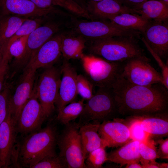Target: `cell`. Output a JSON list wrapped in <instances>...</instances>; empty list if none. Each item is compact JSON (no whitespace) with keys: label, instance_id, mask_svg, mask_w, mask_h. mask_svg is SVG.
<instances>
[{"label":"cell","instance_id":"obj_44","mask_svg":"<svg viewBox=\"0 0 168 168\" xmlns=\"http://www.w3.org/2000/svg\"><path fill=\"white\" fill-rule=\"evenodd\" d=\"M3 56V55L2 51L1 46L0 44V64L2 60Z\"/></svg>","mask_w":168,"mask_h":168},{"label":"cell","instance_id":"obj_27","mask_svg":"<svg viewBox=\"0 0 168 168\" xmlns=\"http://www.w3.org/2000/svg\"><path fill=\"white\" fill-rule=\"evenodd\" d=\"M84 100L74 101L65 106L58 111L56 119L65 125L79 117L84 106Z\"/></svg>","mask_w":168,"mask_h":168},{"label":"cell","instance_id":"obj_38","mask_svg":"<svg viewBox=\"0 0 168 168\" xmlns=\"http://www.w3.org/2000/svg\"><path fill=\"white\" fill-rule=\"evenodd\" d=\"M36 6L42 9L54 8L58 6L56 0H30Z\"/></svg>","mask_w":168,"mask_h":168},{"label":"cell","instance_id":"obj_26","mask_svg":"<svg viewBox=\"0 0 168 168\" xmlns=\"http://www.w3.org/2000/svg\"><path fill=\"white\" fill-rule=\"evenodd\" d=\"M119 26L143 33L151 21L136 13H124L106 18Z\"/></svg>","mask_w":168,"mask_h":168},{"label":"cell","instance_id":"obj_42","mask_svg":"<svg viewBox=\"0 0 168 168\" xmlns=\"http://www.w3.org/2000/svg\"><path fill=\"white\" fill-rule=\"evenodd\" d=\"M159 168H168V163H159Z\"/></svg>","mask_w":168,"mask_h":168},{"label":"cell","instance_id":"obj_33","mask_svg":"<svg viewBox=\"0 0 168 168\" xmlns=\"http://www.w3.org/2000/svg\"><path fill=\"white\" fill-rule=\"evenodd\" d=\"M68 168L63 159L58 155L46 157L43 159L31 168Z\"/></svg>","mask_w":168,"mask_h":168},{"label":"cell","instance_id":"obj_1","mask_svg":"<svg viewBox=\"0 0 168 168\" xmlns=\"http://www.w3.org/2000/svg\"><path fill=\"white\" fill-rule=\"evenodd\" d=\"M111 88L118 112L122 115H141L167 111L168 89L161 83L138 85L119 76Z\"/></svg>","mask_w":168,"mask_h":168},{"label":"cell","instance_id":"obj_21","mask_svg":"<svg viewBox=\"0 0 168 168\" xmlns=\"http://www.w3.org/2000/svg\"><path fill=\"white\" fill-rule=\"evenodd\" d=\"M100 124L97 122H92L79 127V132L85 160L92 151L100 147H107L106 142L98 133Z\"/></svg>","mask_w":168,"mask_h":168},{"label":"cell","instance_id":"obj_47","mask_svg":"<svg viewBox=\"0 0 168 168\" xmlns=\"http://www.w3.org/2000/svg\"><path fill=\"white\" fill-rule=\"evenodd\" d=\"M101 0H90V1H93V2H97L100 1Z\"/></svg>","mask_w":168,"mask_h":168},{"label":"cell","instance_id":"obj_14","mask_svg":"<svg viewBox=\"0 0 168 168\" xmlns=\"http://www.w3.org/2000/svg\"><path fill=\"white\" fill-rule=\"evenodd\" d=\"M18 133L16 123L9 111L0 125V161L3 164V168L11 166Z\"/></svg>","mask_w":168,"mask_h":168},{"label":"cell","instance_id":"obj_12","mask_svg":"<svg viewBox=\"0 0 168 168\" xmlns=\"http://www.w3.org/2000/svg\"><path fill=\"white\" fill-rule=\"evenodd\" d=\"M60 29L59 24L55 22H48L37 28L28 35L24 53L15 63L24 69L39 49Z\"/></svg>","mask_w":168,"mask_h":168},{"label":"cell","instance_id":"obj_24","mask_svg":"<svg viewBox=\"0 0 168 168\" xmlns=\"http://www.w3.org/2000/svg\"><path fill=\"white\" fill-rule=\"evenodd\" d=\"M27 19L16 15L0 14V44L3 55L10 39Z\"/></svg>","mask_w":168,"mask_h":168},{"label":"cell","instance_id":"obj_22","mask_svg":"<svg viewBox=\"0 0 168 168\" xmlns=\"http://www.w3.org/2000/svg\"><path fill=\"white\" fill-rule=\"evenodd\" d=\"M140 142L131 140L121 147L107 153V162L119 164L122 166L132 161L139 162Z\"/></svg>","mask_w":168,"mask_h":168},{"label":"cell","instance_id":"obj_37","mask_svg":"<svg viewBox=\"0 0 168 168\" xmlns=\"http://www.w3.org/2000/svg\"><path fill=\"white\" fill-rule=\"evenodd\" d=\"M157 142L159 144L157 150L158 158L162 159H168V138L165 139L162 138L159 139Z\"/></svg>","mask_w":168,"mask_h":168},{"label":"cell","instance_id":"obj_23","mask_svg":"<svg viewBox=\"0 0 168 168\" xmlns=\"http://www.w3.org/2000/svg\"><path fill=\"white\" fill-rule=\"evenodd\" d=\"M136 14L150 21L166 22L168 19V4L161 1L147 0L134 9Z\"/></svg>","mask_w":168,"mask_h":168},{"label":"cell","instance_id":"obj_25","mask_svg":"<svg viewBox=\"0 0 168 168\" xmlns=\"http://www.w3.org/2000/svg\"><path fill=\"white\" fill-rule=\"evenodd\" d=\"M85 38L80 34L67 35L63 34L61 45L62 55L64 59L80 58L85 46Z\"/></svg>","mask_w":168,"mask_h":168},{"label":"cell","instance_id":"obj_45","mask_svg":"<svg viewBox=\"0 0 168 168\" xmlns=\"http://www.w3.org/2000/svg\"><path fill=\"white\" fill-rule=\"evenodd\" d=\"M155 0L161 1L168 4V0Z\"/></svg>","mask_w":168,"mask_h":168},{"label":"cell","instance_id":"obj_41","mask_svg":"<svg viewBox=\"0 0 168 168\" xmlns=\"http://www.w3.org/2000/svg\"><path fill=\"white\" fill-rule=\"evenodd\" d=\"M126 168H142V166L139 162L134 161H130L126 164Z\"/></svg>","mask_w":168,"mask_h":168},{"label":"cell","instance_id":"obj_6","mask_svg":"<svg viewBox=\"0 0 168 168\" xmlns=\"http://www.w3.org/2000/svg\"><path fill=\"white\" fill-rule=\"evenodd\" d=\"M79 128L77 123L71 122L65 125L61 134L58 136V155L68 168H86Z\"/></svg>","mask_w":168,"mask_h":168},{"label":"cell","instance_id":"obj_35","mask_svg":"<svg viewBox=\"0 0 168 168\" xmlns=\"http://www.w3.org/2000/svg\"><path fill=\"white\" fill-rule=\"evenodd\" d=\"M142 40L145 44L148 50L151 53L155 59L161 69L163 82L162 84L168 89V63L165 64L162 59L156 54L149 46L144 40L143 38H142Z\"/></svg>","mask_w":168,"mask_h":168},{"label":"cell","instance_id":"obj_19","mask_svg":"<svg viewBox=\"0 0 168 168\" xmlns=\"http://www.w3.org/2000/svg\"><path fill=\"white\" fill-rule=\"evenodd\" d=\"M134 116L139 119L142 127L148 134L150 138L160 139L168 136L167 111Z\"/></svg>","mask_w":168,"mask_h":168},{"label":"cell","instance_id":"obj_39","mask_svg":"<svg viewBox=\"0 0 168 168\" xmlns=\"http://www.w3.org/2000/svg\"><path fill=\"white\" fill-rule=\"evenodd\" d=\"M122 4L129 8L136 9L147 0H118Z\"/></svg>","mask_w":168,"mask_h":168},{"label":"cell","instance_id":"obj_10","mask_svg":"<svg viewBox=\"0 0 168 168\" xmlns=\"http://www.w3.org/2000/svg\"><path fill=\"white\" fill-rule=\"evenodd\" d=\"M36 70L27 65L23 72L13 93L10 95L9 110L16 124L19 114L31 97L35 86Z\"/></svg>","mask_w":168,"mask_h":168},{"label":"cell","instance_id":"obj_2","mask_svg":"<svg viewBox=\"0 0 168 168\" xmlns=\"http://www.w3.org/2000/svg\"><path fill=\"white\" fill-rule=\"evenodd\" d=\"M58 135L56 127L51 124L25 135L17 144L18 167L31 168L45 157L56 155Z\"/></svg>","mask_w":168,"mask_h":168},{"label":"cell","instance_id":"obj_32","mask_svg":"<svg viewBox=\"0 0 168 168\" xmlns=\"http://www.w3.org/2000/svg\"><path fill=\"white\" fill-rule=\"evenodd\" d=\"M28 35L16 40L8 46L3 55L6 54L11 58L13 57L15 59V62H16L24 53Z\"/></svg>","mask_w":168,"mask_h":168},{"label":"cell","instance_id":"obj_3","mask_svg":"<svg viewBox=\"0 0 168 168\" xmlns=\"http://www.w3.org/2000/svg\"><path fill=\"white\" fill-rule=\"evenodd\" d=\"M133 36H116L91 40L89 46L93 54L108 61L123 62L145 55Z\"/></svg>","mask_w":168,"mask_h":168},{"label":"cell","instance_id":"obj_28","mask_svg":"<svg viewBox=\"0 0 168 168\" xmlns=\"http://www.w3.org/2000/svg\"><path fill=\"white\" fill-rule=\"evenodd\" d=\"M107 161L105 147H101L92 151L88 154L85 159V164L87 168H100L102 167V165Z\"/></svg>","mask_w":168,"mask_h":168},{"label":"cell","instance_id":"obj_31","mask_svg":"<svg viewBox=\"0 0 168 168\" xmlns=\"http://www.w3.org/2000/svg\"><path fill=\"white\" fill-rule=\"evenodd\" d=\"M139 153L141 162L155 160L158 158L155 142L150 139L146 142H140L139 146Z\"/></svg>","mask_w":168,"mask_h":168},{"label":"cell","instance_id":"obj_7","mask_svg":"<svg viewBox=\"0 0 168 168\" xmlns=\"http://www.w3.org/2000/svg\"><path fill=\"white\" fill-rule=\"evenodd\" d=\"M34 89L46 119L54 112L59 92L61 71L53 66L45 68Z\"/></svg>","mask_w":168,"mask_h":168},{"label":"cell","instance_id":"obj_5","mask_svg":"<svg viewBox=\"0 0 168 168\" xmlns=\"http://www.w3.org/2000/svg\"><path fill=\"white\" fill-rule=\"evenodd\" d=\"M118 112L111 88L98 87L93 96L84 104L79 116V127L91 121L107 120Z\"/></svg>","mask_w":168,"mask_h":168},{"label":"cell","instance_id":"obj_40","mask_svg":"<svg viewBox=\"0 0 168 168\" xmlns=\"http://www.w3.org/2000/svg\"><path fill=\"white\" fill-rule=\"evenodd\" d=\"M141 163L142 168H159V163L155 160L144 161Z\"/></svg>","mask_w":168,"mask_h":168},{"label":"cell","instance_id":"obj_29","mask_svg":"<svg viewBox=\"0 0 168 168\" xmlns=\"http://www.w3.org/2000/svg\"><path fill=\"white\" fill-rule=\"evenodd\" d=\"M93 84L86 77L82 74L77 75V94L84 100H88L93 95Z\"/></svg>","mask_w":168,"mask_h":168},{"label":"cell","instance_id":"obj_20","mask_svg":"<svg viewBox=\"0 0 168 168\" xmlns=\"http://www.w3.org/2000/svg\"><path fill=\"white\" fill-rule=\"evenodd\" d=\"M86 9L90 14L102 19L124 13L136 14L134 9L125 6L118 0L89 1Z\"/></svg>","mask_w":168,"mask_h":168},{"label":"cell","instance_id":"obj_11","mask_svg":"<svg viewBox=\"0 0 168 168\" xmlns=\"http://www.w3.org/2000/svg\"><path fill=\"white\" fill-rule=\"evenodd\" d=\"M45 119L34 89L31 97L22 109L18 117L16 124L17 132L25 136L37 131L41 128Z\"/></svg>","mask_w":168,"mask_h":168},{"label":"cell","instance_id":"obj_43","mask_svg":"<svg viewBox=\"0 0 168 168\" xmlns=\"http://www.w3.org/2000/svg\"><path fill=\"white\" fill-rule=\"evenodd\" d=\"M72 0L75 1V2H77V3L79 4L82 7H83L82 6V3L85 0Z\"/></svg>","mask_w":168,"mask_h":168},{"label":"cell","instance_id":"obj_4","mask_svg":"<svg viewBox=\"0 0 168 168\" xmlns=\"http://www.w3.org/2000/svg\"><path fill=\"white\" fill-rule=\"evenodd\" d=\"M86 77L98 87L112 88L120 76L123 62H112L93 54L81 57Z\"/></svg>","mask_w":168,"mask_h":168},{"label":"cell","instance_id":"obj_30","mask_svg":"<svg viewBox=\"0 0 168 168\" xmlns=\"http://www.w3.org/2000/svg\"><path fill=\"white\" fill-rule=\"evenodd\" d=\"M132 116L134 119L128 125L131 139L140 142H147L150 139L149 135L142 127L139 119L135 116Z\"/></svg>","mask_w":168,"mask_h":168},{"label":"cell","instance_id":"obj_17","mask_svg":"<svg viewBox=\"0 0 168 168\" xmlns=\"http://www.w3.org/2000/svg\"><path fill=\"white\" fill-rule=\"evenodd\" d=\"M167 22L151 21L144 32L143 38L150 48L162 59L168 54V26Z\"/></svg>","mask_w":168,"mask_h":168},{"label":"cell","instance_id":"obj_8","mask_svg":"<svg viewBox=\"0 0 168 168\" xmlns=\"http://www.w3.org/2000/svg\"><path fill=\"white\" fill-rule=\"evenodd\" d=\"M150 59L145 55L130 59L123 63L119 76L133 84L150 86L161 83V73L149 63Z\"/></svg>","mask_w":168,"mask_h":168},{"label":"cell","instance_id":"obj_9","mask_svg":"<svg viewBox=\"0 0 168 168\" xmlns=\"http://www.w3.org/2000/svg\"><path fill=\"white\" fill-rule=\"evenodd\" d=\"M75 28L78 34L91 40L116 36H135L140 33L102 21H79Z\"/></svg>","mask_w":168,"mask_h":168},{"label":"cell","instance_id":"obj_36","mask_svg":"<svg viewBox=\"0 0 168 168\" xmlns=\"http://www.w3.org/2000/svg\"><path fill=\"white\" fill-rule=\"evenodd\" d=\"M10 58L7 55H3L0 64V92L3 89L4 82L8 68V62Z\"/></svg>","mask_w":168,"mask_h":168},{"label":"cell","instance_id":"obj_34","mask_svg":"<svg viewBox=\"0 0 168 168\" xmlns=\"http://www.w3.org/2000/svg\"><path fill=\"white\" fill-rule=\"evenodd\" d=\"M10 95L11 92L8 88H5L0 92V125L6 119L9 111Z\"/></svg>","mask_w":168,"mask_h":168},{"label":"cell","instance_id":"obj_46","mask_svg":"<svg viewBox=\"0 0 168 168\" xmlns=\"http://www.w3.org/2000/svg\"><path fill=\"white\" fill-rule=\"evenodd\" d=\"M3 168V163L0 161V168Z\"/></svg>","mask_w":168,"mask_h":168},{"label":"cell","instance_id":"obj_15","mask_svg":"<svg viewBox=\"0 0 168 168\" xmlns=\"http://www.w3.org/2000/svg\"><path fill=\"white\" fill-rule=\"evenodd\" d=\"M61 78L58 98L56 103L58 111L66 105L75 101L77 94V73L74 68L64 59L61 70Z\"/></svg>","mask_w":168,"mask_h":168},{"label":"cell","instance_id":"obj_13","mask_svg":"<svg viewBox=\"0 0 168 168\" xmlns=\"http://www.w3.org/2000/svg\"><path fill=\"white\" fill-rule=\"evenodd\" d=\"M55 8L42 9L30 0H0V14L16 15L29 18L59 13Z\"/></svg>","mask_w":168,"mask_h":168},{"label":"cell","instance_id":"obj_18","mask_svg":"<svg viewBox=\"0 0 168 168\" xmlns=\"http://www.w3.org/2000/svg\"><path fill=\"white\" fill-rule=\"evenodd\" d=\"M98 132L109 147H121L131 140L128 126L116 119L103 121Z\"/></svg>","mask_w":168,"mask_h":168},{"label":"cell","instance_id":"obj_16","mask_svg":"<svg viewBox=\"0 0 168 168\" xmlns=\"http://www.w3.org/2000/svg\"><path fill=\"white\" fill-rule=\"evenodd\" d=\"M63 34H55L37 51L27 64L36 70L52 66L62 55L61 45Z\"/></svg>","mask_w":168,"mask_h":168}]
</instances>
